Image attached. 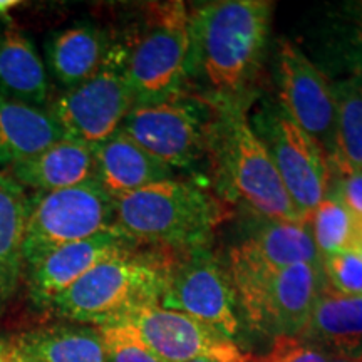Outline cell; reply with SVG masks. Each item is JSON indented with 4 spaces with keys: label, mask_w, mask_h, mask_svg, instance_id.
Masks as SVG:
<instances>
[{
    "label": "cell",
    "mask_w": 362,
    "mask_h": 362,
    "mask_svg": "<svg viewBox=\"0 0 362 362\" xmlns=\"http://www.w3.org/2000/svg\"><path fill=\"white\" fill-rule=\"evenodd\" d=\"M272 8L265 0H220L194 11L193 61L218 96H237L255 76L269 39Z\"/></svg>",
    "instance_id": "obj_1"
},
{
    "label": "cell",
    "mask_w": 362,
    "mask_h": 362,
    "mask_svg": "<svg viewBox=\"0 0 362 362\" xmlns=\"http://www.w3.org/2000/svg\"><path fill=\"white\" fill-rule=\"evenodd\" d=\"M171 270L160 257L123 253L89 270L51 307L74 322L101 327L143 307L160 305Z\"/></svg>",
    "instance_id": "obj_2"
},
{
    "label": "cell",
    "mask_w": 362,
    "mask_h": 362,
    "mask_svg": "<svg viewBox=\"0 0 362 362\" xmlns=\"http://www.w3.org/2000/svg\"><path fill=\"white\" fill-rule=\"evenodd\" d=\"M230 279L240 310L253 329L272 337H297L325 287L322 264L267 269L230 250Z\"/></svg>",
    "instance_id": "obj_3"
},
{
    "label": "cell",
    "mask_w": 362,
    "mask_h": 362,
    "mask_svg": "<svg viewBox=\"0 0 362 362\" xmlns=\"http://www.w3.org/2000/svg\"><path fill=\"white\" fill-rule=\"evenodd\" d=\"M220 218L218 203L185 181H160L115 200V226L136 243L202 248Z\"/></svg>",
    "instance_id": "obj_4"
},
{
    "label": "cell",
    "mask_w": 362,
    "mask_h": 362,
    "mask_svg": "<svg viewBox=\"0 0 362 362\" xmlns=\"http://www.w3.org/2000/svg\"><path fill=\"white\" fill-rule=\"evenodd\" d=\"M146 21L126 62L134 104L173 99L192 59V12L187 4H153Z\"/></svg>",
    "instance_id": "obj_5"
},
{
    "label": "cell",
    "mask_w": 362,
    "mask_h": 362,
    "mask_svg": "<svg viewBox=\"0 0 362 362\" xmlns=\"http://www.w3.org/2000/svg\"><path fill=\"white\" fill-rule=\"evenodd\" d=\"M115 226V200L96 180L29 198L22 260L30 269L59 247L107 232Z\"/></svg>",
    "instance_id": "obj_6"
},
{
    "label": "cell",
    "mask_w": 362,
    "mask_h": 362,
    "mask_svg": "<svg viewBox=\"0 0 362 362\" xmlns=\"http://www.w3.org/2000/svg\"><path fill=\"white\" fill-rule=\"evenodd\" d=\"M126 62L128 49L123 45L110 47L96 74L66 89L54 101L49 112L67 138L96 146L121 129L134 106Z\"/></svg>",
    "instance_id": "obj_7"
},
{
    "label": "cell",
    "mask_w": 362,
    "mask_h": 362,
    "mask_svg": "<svg viewBox=\"0 0 362 362\" xmlns=\"http://www.w3.org/2000/svg\"><path fill=\"white\" fill-rule=\"evenodd\" d=\"M225 168L233 193L272 221L305 220L288 197L274 161L242 110L226 111Z\"/></svg>",
    "instance_id": "obj_8"
},
{
    "label": "cell",
    "mask_w": 362,
    "mask_h": 362,
    "mask_svg": "<svg viewBox=\"0 0 362 362\" xmlns=\"http://www.w3.org/2000/svg\"><path fill=\"white\" fill-rule=\"evenodd\" d=\"M255 129L274 161L288 197L305 220L329 194V158L282 110L260 115Z\"/></svg>",
    "instance_id": "obj_9"
},
{
    "label": "cell",
    "mask_w": 362,
    "mask_h": 362,
    "mask_svg": "<svg viewBox=\"0 0 362 362\" xmlns=\"http://www.w3.org/2000/svg\"><path fill=\"white\" fill-rule=\"evenodd\" d=\"M116 322L128 324L161 362L252 361L238 344L230 341L218 330L183 312L165 309L161 305L143 307Z\"/></svg>",
    "instance_id": "obj_10"
},
{
    "label": "cell",
    "mask_w": 362,
    "mask_h": 362,
    "mask_svg": "<svg viewBox=\"0 0 362 362\" xmlns=\"http://www.w3.org/2000/svg\"><path fill=\"white\" fill-rule=\"evenodd\" d=\"M160 305L210 325L235 344L242 336L240 304L232 279L206 252L194 250L192 259L171 270Z\"/></svg>",
    "instance_id": "obj_11"
},
{
    "label": "cell",
    "mask_w": 362,
    "mask_h": 362,
    "mask_svg": "<svg viewBox=\"0 0 362 362\" xmlns=\"http://www.w3.org/2000/svg\"><path fill=\"white\" fill-rule=\"evenodd\" d=\"M277 84L280 110L319 144L336 155V101L332 84L291 40L279 42Z\"/></svg>",
    "instance_id": "obj_12"
},
{
    "label": "cell",
    "mask_w": 362,
    "mask_h": 362,
    "mask_svg": "<svg viewBox=\"0 0 362 362\" xmlns=\"http://www.w3.org/2000/svg\"><path fill=\"white\" fill-rule=\"evenodd\" d=\"M173 99L134 104L121 131L170 168H185L202 156L205 133L193 107Z\"/></svg>",
    "instance_id": "obj_13"
},
{
    "label": "cell",
    "mask_w": 362,
    "mask_h": 362,
    "mask_svg": "<svg viewBox=\"0 0 362 362\" xmlns=\"http://www.w3.org/2000/svg\"><path fill=\"white\" fill-rule=\"evenodd\" d=\"M134 247L136 242L117 228L59 247L29 269L30 298L40 307L52 305L89 270L117 255L133 252Z\"/></svg>",
    "instance_id": "obj_14"
},
{
    "label": "cell",
    "mask_w": 362,
    "mask_h": 362,
    "mask_svg": "<svg viewBox=\"0 0 362 362\" xmlns=\"http://www.w3.org/2000/svg\"><path fill=\"white\" fill-rule=\"evenodd\" d=\"M94 180L112 200L149 187L173 180V168L134 143L123 131L93 146Z\"/></svg>",
    "instance_id": "obj_15"
},
{
    "label": "cell",
    "mask_w": 362,
    "mask_h": 362,
    "mask_svg": "<svg viewBox=\"0 0 362 362\" xmlns=\"http://www.w3.org/2000/svg\"><path fill=\"white\" fill-rule=\"evenodd\" d=\"M13 180L35 193L78 187L94 180V151L89 144L64 138L29 160L6 168Z\"/></svg>",
    "instance_id": "obj_16"
},
{
    "label": "cell",
    "mask_w": 362,
    "mask_h": 362,
    "mask_svg": "<svg viewBox=\"0 0 362 362\" xmlns=\"http://www.w3.org/2000/svg\"><path fill=\"white\" fill-rule=\"evenodd\" d=\"M67 138L49 110L0 94V166L29 160Z\"/></svg>",
    "instance_id": "obj_17"
},
{
    "label": "cell",
    "mask_w": 362,
    "mask_h": 362,
    "mask_svg": "<svg viewBox=\"0 0 362 362\" xmlns=\"http://www.w3.org/2000/svg\"><path fill=\"white\" fill-rule=\"evenodd\" d=\"M297 337L324 352L362 351V296H344L325 284Z\"/></svg>",
    "instance_id": "obj_18"
},
{
    "label": "cell",
    "mask_w": 362,
    "mask_h": 362,
    "mask_svg": "<svg viewBox=\"0 0 362 362\" xmlns=\"http://www.w3.org/2000/svg\"><path fill=\"white\" fill-rule=\"evenodd\" d=\"M0 94L37 107L49 99L44 61L33 40L16 27L0 30Z\"/></svg>",
    "instance_id": "obj_19"
},
{
    "label": "cell",
    "mask_w": 362,
    "mask_h": 362,
    "mask_svg": "<svg viewBox=\"0 0 362 362\" xmlns=\"http://www.w3.org/2000/svg\"><path fill=\"white\" fill-rule=\"evenodd\" d=\"M107 40L93 25H72L52 34L45 44V62L51 76L66 89L76 88L103 66Z\"/></svg>",
    "instance_id": "obj_20"
},
{
    "label": "cell",
    "mask_w": 362,
    "mask_h": 362,
    "mask_svg": "<svg viewBox=\"0 0 362 362\" xmlns=\"http://www.w3.org/2000/svg\"><path fill=\"white\" fill-rule=\"evenodd\" d=\"M248 260L267 269H285L297 264H322L309 220H267L250 238L235 247Z\"/></svg>",
    "instance_id": "obj_21"
},
{
    "label": "cell",
    "mask_w": 362,
    "mask_h": 362,
    "mask_svg": "<svg viewBox=\"0 0 362 362\" xmlns=\"http://www.w3.org/2000/svg\"><path fill=\"white\" fill-rule=\"evenodd\" d=\"M25 188L6 170L0 171V297L16 291L24 270L22 247L29 215Z\"/></svg>",
    "instance_id": "obj_22"
},
{
    "label": "cell",
    "mask_w": 362,
    "mask_h": 362,
    "mask_svg": "<svg viewBox=\"0 0 362 362\" xmlns=\"http://www.w3.org/2000/svg\"><path fill=\"white\" fill-rule=\"evenodd\" d=\"M17 349L37 362H107L99 330L51 327L24 334Z\"/></svg>",
    "instance_id": "obj_23"
},
{
    "label": "cell",
    "mask_w": 362,
    "mask_h": 362,
    "mask_svg": "<svg viewBox=\"0 0 362 362\" xmlns=\"http://www.w3.org/2000/svg\"><path fill=\"white\" fill-rule=\"evenodd\" d=\"M336 101V155L330 161L362 171V78L332 84Z\"/></svg>",
    "instance_id": "obj_24"
},
{
    "label": "cell",
    "mask_w": 362,
    "mask_h": 362,
    "mask_svg": "<svg viewBox=\"0 0 362 362\" xmlns=\"http://www.w3.org/2000/svg\"><path fill=\"white\" fill-rule=\"evenodd\" d=\"M309 223L320 259L342 252H361L362 221L337 198H325L310 215Z\"/></svg>",
    "instance_id": "obj_25"
},
{
    "label": "cell",
    "mask_w": 362,
    "mask_h": 362,
    "mask_svg": "<svg viewBox=\"0 0 362 362\" xmlns=\"http://www.w3.org/2000/svg\"><path fill=\"white\" fill-rule=\"evenodd\" d=\"M107 362H161L148 349L138 334L124 322H112L98 329Z\"/></svg>",
    "instance_id": "obj_26"
},
{
    "label": "cell",
    "mask_w": 362,
    "mask_h": 362,
    "mask_svg": "<svg viewBox=\"0 0 362 362\" xmlns=\"http://www.w3.org/2000/svg\"><path fill=\"white\" fill-rule=\"evenodd\" d=\"M325 284L344 296H362V255L342 252L322 257Z\"/></svg>",
    "instance_id": "obj_27"
},
{
    "label": "cell",
    "mask_w": 362,
    "mask_h": 362,
    "mask_svg": "<svg viewBox=\"0 0 362 362\" xmlns=\"http://www.w3.org/2000/svg\"><path fill=\"white\" fill-rule=\"evenodd\" d=\"M330 185L327 197L337 198L352 215L362 221V171L330 161Z\"/></svg>",
    "instance_id": "obj_28"
},
{
    "label": "cell",
    "mask_w": 362,
    "mask_h": 362,
    "mask_svg": "<svg viewBox=\"0 0 362 362\" xmlns=\"http://www.w3.org/2000/svg\"><path fill=\"white\" fill-rule=\"evenodd\" d=\"M257 362H325L324 351L293 336L275 337L269 354Z\"/></svg>",
    "instance_id": "obj_29"
},
{
    "label": "cell",
    "mask_w": 362,
    "mask_h": 362,
    "mask_svg": "<svg viewBox=\"0 0 362 362\" xmlns=\"http://www.w3.org/2000/svg\"><path fill=\"white\" fill-rule=\"evenodd\" d=\"M325 362H362V351L357 352H324Z\"/></svg>",
    "instance_id": "obj_30"
},
{
    "label": "cell",
    "mask_w": 362,
    "mask_h": 362,
    "mask_svg": "<svg viewBox=\"0 0 362 362\" xmlns=\"http://www.w3.org/2000/svg\"><path fill=\"white\" fill-rule=\"evenodd\" d=\"M349 11L352 13V19H354L356 29H357V35H359L361 42H362V2H356L349 7Z\"/></svg>",
    "instance_id": "obj_31"
},
{
    "label": "cell",
    "mask_w": 362,
    "mask_h": 362,
    "mask_svg": "<svg viewBox=\"0 0 362 362\" xmlns=\"http://www.w3.org/2000/svg\"><path fill=\"white\" fill-rule=\"evenodd\" d=\"M11 362H37L34 361L33 357H29L27 354H24V352L17 349L16 346H12V352H11Z\"/></svg>",
    "instance_id": "obj_32"
},
{
    "label": "cell",
    "mask_w": 362,
    "mask_h": 362,
    "mask_svg": "<svg viewBox=\"0 0 362 362\" xmlns=\"http://www.w3.org/2000/svg\"><path fill=\"white\" fill-rule=\"evenodd\" d=\"M12 346H8L0 339V362H11Z\"/></svg>",
    "instance_id": "obj_33"
},
{
    "label": "cell",
    "mask_w": 362,
    "mask_h": 362,
    "mask_svg": "<svg viewBox=\"0 0 362 362\" xmlns=\"http://www.w3.org/2000/svg\"><path fill=\"white\" fill-rule=\"evenodd\" d=\"M17 6L16 0H0V13H6Z\"/></svg>",
    "instance_id": "obj_34"
},
{
    "label": "cell",
    "mask_w": 362,
    "mask_h": 362,
    "mask_svg": "<svg viewBox=\"0 0 362 362\" xmlns=\"http://www.w3.org/2000/svg\"><path fill=\"white\" fill-rule=\"evenodd\" d=\"M354 64H356V69H357L356 76H361V78H362V49H361V52L354 57Z\"/></svg>",
    "instance_id": "obj_35"
},
{
    "label": "cell",
    "mask_w": 362,
    "mask_h": 362,
    "mask_svg": "<svg viewBox=\"0 0 362 362\" xmlns=\"http://www.w3.org/2000/svg\"><path fill=\"white\" fill-rule=\"evenodd\" d=\"M192 362H211V361H192Z\"/></svg>",
    "instance_id": "obj_36"
},
{
    "label": "cell",
    "mask_w": 362,
    "mask_h": 362,
    "mask_svg": "<svg viewBox=\"0 0 362 362\" xmlns=\"http://www.w3.org/2000/svg\"><path fill=\"white\" fill-rule=\"evenodd\" d=\"M359 253H361V255H362V248H361V252H359Z\"/></svg>",
    "instance_id": "obj_37"
},
{
    "label": "cell",
    "mask_w": 362,
    "mask_h": 362,
    "mask_svg": "<svg viewBox=\"0 0 362 362\" xmlns=\"http://www.w3.org/2000/svg\"><path fill=\"white\" fill-rule=\"evenodd\" d=\"M255 362H257V361H255Z\"/></svg>",
    "instance_id": "obj_38"
}]
</instances>
